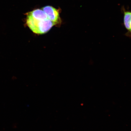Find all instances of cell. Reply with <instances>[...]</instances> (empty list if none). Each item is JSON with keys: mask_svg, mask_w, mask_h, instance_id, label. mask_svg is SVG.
I'll return each mask as SVG.
<instances>
[{"mask_svg": "<svg viewBox=\"0 0 131 131\" xmlns=\"http://www.w3.org/2000/svg\"><path fill=\"white\" fill-rule=\"evenodd\" d=\"M26 20L34 22H44L50 19L42 9H37L27 13Z\"/></svg>", "mask_w": 131, "mask_h": 131, "instance_id": "cell-1", "label": "cell"}, {"mask_svg": "<svg viewBox=\"0 0 131 131\" xmlns=\"http://www.w3.org/2000/svg\"><path fill=\"white\" fill-rule=\"evenodd\" d=\"M121 11L124 16L123 24L127 30L124 35L131 39V11L126 9L124 6L121 8Z\"/></svg>", "mask_w": 131, "mask_h": 131, "instance_id": "cell-2", "label": "cell"}, {"mask_svg": "<svg viewBox=\"0 0 131 131\" xmlns=\"http://www.w3.org/2000/svg\"><path fill=\"white\" fill-rule=\"evenodd\" d=\"M42 9L47 14L48 18L56 25L60 23L61 19L58 9L49 6L43 7Z\"/></svg>", "mask_w": 131, "mask_h": 131, "instance_id": "cell-3", "label": "cell"}]
</instances>
